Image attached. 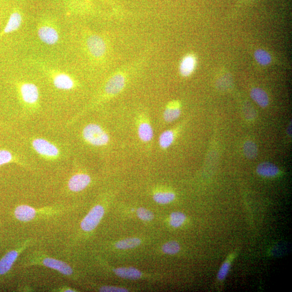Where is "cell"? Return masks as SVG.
Instances as JSON below:
<instances>
[{
    "label": "cell",
    "mask_w": 292,
    "mask_h": 292,
    "mask_svg": "<svg viewBox=\"0 0 292 292\" xmlns=\"http://www.w3.org/2000/svg\"><path fill=\"white\" fill-rule=\"evenodd\" d=\"M85 46L89 55L96 61H103L109 53V43L105 37L99 34L88 35Z\"/></svg>",
    "instance_id": "6da1fadb"
},
{
    "label": "cell",
    "mask_w": 292,
    "mask_h": 292,
    "mask_svg": "<svg viewBox=\"0 0 292 292\" xmlns=\"http://www.w3.org/2000/svg\"><path fill=\"white\" fill-rule=\"evenodd\" d=\"M82 136L88 143L94 146H106L109 142L108 133L100 125L95 124L87 125L82 131Z\"/></svg>",
    "instance_id": "7a4b0ae2"
},
{
    "label": "cell",
    "mask_w": 292,
    "mask_h": 292,
    "mask_svg": "<svg viewBox=\"0 0 292 292\" xmlns=\"http://www.w3.org/2000/svg\"><path fill=\"white\" fill-rule=\"evenodd\" d=\"M104 213V208L101 205L94 207L81 223V227L85 231L94 230L100 222Z\"/></svg>",
    "instance_id": "3957f363"
},
{
    "label": "cell",
    "mask_w": 292,
    "mask_h": 292,
    "mask_svg": "<svg viewBox=\"0 0 292 292\" xmlns=\"http://www.w3.org/2000/svg\"><path fill=\"white\" fill-rule=\"evenodd\" d=\"M32 146L37 153L47 158H54L59 154L58 148L46 139H35L32 142Z\"/></svg>",
    "instance_id": "277c9868"
},
{
    "label": "cell",
    "mask_w": 292,
    "mask_h": 292,
    "mask_svg": "<svg viewBox=\"0 0 292 292\" xmlns=\"http://www.w3.org/2000/svg\"><path fill=\"white\" fill-rule=\"evenodd\" d=\"M20 93L22 100L27 104H34L39 100V89L34 84H22L20 87Z\"/></svg>",
    "instance_id": "5b68a950"
},
{
    "label": "cell",
    "mask_w": 292,
    "mask_h": 292,
    "mask_svg": "<svg viewBox=\"0 0 292 292\" xmlns=\"http://www.w3.org/2000/svg\"><path fill=\"white\" fill-rule=\"evenodd\" d=\"M37 34L41 41L48 45H54L59 39V35L57 30L53 27L48 25L40 26Z\"/></svg>",
    "instance_id": "8992f818"
},
{
    "label": "cell",
    "mask_w": 292,
    "mask_h": 292,
    "mask_svg": "<svg viewBox=\"0 0 292 292\" xmlns=\"http://www.w3.org/2000/svg\"><path fill=\"white\" fill-rule=\"evenodd\" d=\"M197 58L193 54H186L179 65V72L183 77H189L193 73L197 67Z\"/></svg>",
    "instance_id": "52a82bcc"
},
{
    "label": "cell",
    "mask_w": 292,
    "mask_h": 292,
    "mask_svg": "<svg viewBox=\"0 0 292 292\" xmlns=\"http://www.w3.org/2000/svg\"><path fill=\"white\" fill-rule=\"evenodd\" d=\"M91 182V178L88 175L84 173L77 174L70 179L69 187L72 192H80L85 189Z\"/></svg>",
    "instance_id": "ba28073f"
},
{
    "label": "cell",
    "mask_w": 292,
    "mask_h": 292,
    "mask_svg": "<svg viewBox=\"0 0 292 292\" xmlns=\"http://www.w3.org/2000/svg\"><path fill=\"white\" fill-rule=\"evenodd\" d=\"M53 81L55 87L62 90H71L76 85L73 79L69 74L64 73L55 74Z\"/></svg>",
    "instance_id": "9c48e42d"
},
{
    "label": "cell",
    "mask_w": 292,
    "mask_h": 292,
    "mask_svg": "<svg viewBox=\"0 0 292 292\" xmlns=\"http://www.w3.org/2000/svg\"><path fill=\"white\" fill-rule=\"evenodd\" d=\"M43 264L66 275H70L73 272L72 268L68 264L55 259L50 258L44 259Z\"/></svg>",
    "instance_id": "30bf717a"
},
{
    "label": "cell",
    "mask_w": 292,
    "mask_h": 292,
    "mask_svg": "<svg viewBox=\"0 0 292 292\" xmlns=\"http://www.w3.org/2000/svg\"><path fill=\"white\" fill-rule=\"evenodd\" d=\"M182 109L181 103L178 101L169 102L164 111L163 118L167 123L173 122L181 115Z\"/></svg>",
    "instance_id": "8fae6325"
},
{
    "label": "cell",
    "mask_w": 292,
    "mask_h": 292,
    "mask_svg": "<svg viewBox=\"0 0 292 292\" xmlns=\"http://www.w3.org/2000/svg\"><path fill=\"white\" fill-rule=\"evenodd\" d=\"M22 22L21 15L17 12L13 13L3 32L0 33V38L4 35L16 31L20 27Z\"/></svg>",
    "instance_id": "7c38bea8"
},
{
    "label": "cell",
    "mask_w": 292,
    "mask_h": 292,
    "mask_svg": "<svg viewBox=\"0 0 292 292\" xmlns=\"http://www.w3.org/2000/svg\"><path fill=\"white\" fill-rule=\"evenodd\" d=\"M256 171L259 176L265 178L275 177L278 176L280 172L278 167L274 164L268 162L260 163Z\"/></svg>",
    "instance_id": "4fadbf2b"
},
{
    "label": "cell",
    "mask_w": 292,
    "mask_h": 292,
    "mask_svg": "<svg viewBox=\"0 0 292 292\" xmlns=\"http://www.w3.org/2000/svg\"><path fill=\"white\" fill-rule=\"evenodd\" d=\"M15 216L16 218L21 221L28 222L34 218L36 215L35 209L27 205H21L15 209Z\"/></svg>",
    "instance_id": "5bb4252c"
},
{
    "label": "cell",
    "mask_w": 292,
    "mask_h": 292,
    "mask_svg": "<svg viewBox=\"0 0 292 292\" xmlns=\"http://www.w3.org/2000/svg\"><path fill=\"white\" fill-rule=\"evenodd\" d=\"M18 254L17 251H12L7 253L0 260V275H4L10 271L18 257Z\"/></svg>",
    "instance_id": "9a60e30c"
},
{
    "label": "cell",
    "mask_w": 292,
    "mask_h": 292,
    "mask_svg": "<svg viewBox=\"0 0 292 292\" xmlns=\"http://www.w3.org/2000/svg\"><path fill=\"white\" fill-rule=\"evenodd\" d=\"M113 271L121 278L130 280H137L142 276V273L138 269L133 267H121L114 269Z\"/></svg>",
    "instance_id": "2e32d148"
},
{
    "label": "cell",
    "mask_w": 292,
    "mask_h": 292,
    "mask_svg": "<svg viewBox=\"0 0 292 292\" xmlns=\"http://www.w3.org/2000/svg\"><path fill=\"white\" fill-rule=\"evenodd\" d=\"M251 98L262 108L266 107L269 100L267 93L260 88H254L251 91Z\"/></svg>",
    "instance_id": "e0dca14e"
},
{
    "label": "cell",
    "mask_w": 292,
    "mask_h": 292,
    "mask_svg": "<svg viewBox=\"0 0 292 292\" xmlns=\"http://www.w3.org/2000/svg\"><path fill=\"white\" fill-rule=\"evenodd\" d=\"M138 136L140 139L145 142L151 141L154 136L152 126L148 123H141L138 127Z\"/></svg>",
    "instance_id": "ac0fdd59"
},
{
    "label": "cell",
    "mask_w": 292,
    "mask_h": 292,
    "mask_svg": "<svg viewBox=\"0 0 292 292\" xmlns=\"http://www.w3.org/2000/svg\"><path fill=\"white\" fill-rule=\"evenodd\" d=\"M141 243V240L139 238H132L118 242L116 243L115 247L118 249L127 250L137 248Z\"/></svg>",
    "instance_id": "d6986e66"
},
{
    "label": "cell",
    "mask_w": 292,
    "mask_h": 292,
    "mask_svg": "<svg viewBox=\"0 0 292 292\" xmlns=\"http://www.w3.org/2000/svg\"><path fill=\"white\" fill-rule=\"evenodd\" d=\"M175 139V134L173 131L167 130L163 132L159 138V145L163 149L169 148Z\"/></svg>",
    "instance_id": "ffe728a7"
},
{
    "label": "cell",
    "mask_w": 292,
    "mask_h": 292,
    "mask_svg": "<svg viewBox=\"0 0 292 292\" xmlns=\"http://www.w3.org/2000/svg\"><path fill=\"white\" fill-rule=\"evenodd\" d=\"M176 198V195L173 192H164L155 193L153 199L157 203L167 204L173 201Z\"/></svg>",
    "instance_id": "44dd1931"
},
{
    "label": "cell",
    "mask_w": 292,
    "mask_h": 292,
    "mask_svg": "<svg viewBox=\"0 0 292 292\" xmlns=\"http://www.w3.org/2000/svg\"><path fill=\"white\" fill-rule=\"evenodd\" d=\"M243 151L247 158L254 159L257 158L258 149L257 145L254 142L248 141L244 145Z\"/></svg>",
    "instance_id": "7402d4cb"
},
{
    "label": "cell",
    "mask_w": 292,
    "mask_h": 292,
    "mask_svg": "<svg viewBox=\"0 0 292 292\" xmlns=\"http://www.w3.org/2000/svg\"><path fill=\"white\" fill-rule=\"evenodd\" d=\"M257 62L262 66H267L272 62V56L266 50L259 49L254 52Z\"/></svg>",
    "instance_id": "603a6c76"
},
{
    "label": "cell",
    "mask_w": 292,
    "mask_h": 292,
    "mask_svg": "<svg viewBox=\"0 0 292 292\" xmlns=\"http://www.w3.org/2000/svg\"><path fill=\"white\" fill-rule=\"evenodd\" d=\"M186 220V216L182 212H173L170 216V225L174 228L181 227Z\"/></svg>",
    "instance_id": "cb8c5ba5"
},
{
    "label": "cell",
    "mask_w": 292,
    "mask_h": 292,
    "mask_svg": "<svg viewBox=\"0 0 292 292\" xmlns=\"http://www.w3.org/2000/svg\"><path fill=\"white\" fill-rule=\"evenodd\" d=\"M181 249V246L175 241H170L164 244L162 248V251L164 253L169 254V255H174V254L179 252Z\"/></svg>",
    "instance_id": "d4e9b609"
},
{
    "label": "cell",
    "mask_w": 292,
    "mask_h": 292,
    "mask_svg": "<svg viewBox=\"0 0 292 292\" xmlns=\"http://www.w3.org/2000/svg\"><path fill=\"white\" fill-rule=\"evenodd\" d=\"M13 154L6 149H0V166L12 162L14 159Z\"/></svg>",
    "instance_id": "484cf974"
},
{
    "label": "cell",
    "mask_w": 292,
    "mask_h": 292,
    "mask_svg": "<svg viewBox=\"0 0 292 292\" xmlns=\"http://www.w3.org/2000/svg\"><path fill=\"white\" fill-rule=\"evenodd\" d=\"M139 218L143 221H151L154 218L152 212L144 208H139L137 212Z\"/></svg>",
    "instance_id": "4316f807"
},
{
    "label": "cell",
    "mask_w": 292,
    "mask_h": 292,
    "mask_svg": "<svg viewBox=\"0 0 292 292\" xmlns=\"http://www.w3.org/2000/svg\"><path fill=\"white\" fill-rule=\"evenodd\" d=\"M230 266V263L229 260L224 261L222 265L218 274V278L221 281L225 279L227 275Z\"/></svg>",
    "instance_id": "83f0119b"
},
{
    "label": "cell",
    "mask_w": 292,
    "mask_h": 292,
    "mask_svg": "<svg viewBox=\"0 0 292 292\" xmlns=\"http://www.w3.org/2000/svg\"><path fill=\"white\" fill-rule=\"evenodd\" d=\"M100 291L103 292H126L129 290L122 287L115 286H103L100 289Z\"/></svg>",
    "instance_id": "f1b7e54d"
},
{
    "label": "cell",
    "mask_w": 292,
    "mask_h": 292,
    "mask_svg": "<svg viewBox=\"0 0 292 292\" xmlns=\"http://www.w3.org/2000/svg\"><path fill=\"white\" fill-rule=\"evenodd\" d=\"M287 133H288V136L289 137H291V123H290V124H289V125L288 127Z\"/></svg>",
    "instance_id": "f546056e"
},
{
    "label": "cell",
    "mask_w": 292,
    "mask_h": 292,
    "mask_svg": "<svg viewBox=\"0 0 292 292\" xmlns=\"http://www.w3.org/2000/svg\"><path fill=\"white\" fill-rule=\"evenodd\" d=\"M66 291H71V292H72V291H74V290H73L72 289H68V290H66Z\"/></svg>",
    "instance_id": "4dcf8cb0"
}]
</instances>
